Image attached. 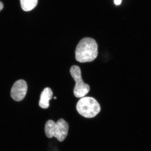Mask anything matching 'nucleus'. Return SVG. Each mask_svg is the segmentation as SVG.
I'll use <instances>...</instances> for the list:
<instances>
[{"label":"nucleus","mask_w":151,"mask_h":151,"mask_svg":"<svg viewBox=\"0 0 151 151\" xmlns=\"http://www.w3.org/2000/svg\"><path fill=\"white\" fill-rule=\"evenodd\" d=\"M75 55L78 62H92L98 55V45L96 41L90 37L82 39L76 47Z\"/></svg>","instance_id":"nucleus-1"},{"label":"nucleus","mask_w":151,"mask_h":151,"mask_svg":"<svg viewBox=\"0 0 151 151\" xmlns=\"http://www.w3.org/2000/svg\"><path fill=\"white\" fill-rule=\"evenodd\" d=\"M27 90L26 82L22 79L18 80L14 84L11 89V97L15 101H21L26 96Z\"/></svg>","instance_id":"nucleus-5"},{"label":"nucleus","mask_w":151,"mask_h":151,"mask_svg":"<svg viewBox=\"0 0 151 151\" xmlns=\"http://www.w3.org/2000/svg\"><path fill=\"white\" fill-rule=\"evenodd\" d=\"M22 8L25 12L32 10L37 5L38 0H20Z\"/></svg>","instance_id":"nucleus-7"},{"label":"nucleus","mask_w":151,"mask_h":151,"mask_svg":"<svg viewBox=\"0 0 151 151\" xmlns=\"http://www.w3.org/2000/svg\"><path fill=\"white\" fill-rule=\"evenodd\" d=\"M54 99H56V97H54Z\"/></svg>","instance_id":"nucleus-10"},{"label":"nucleus","mask_w":151,"mask_h":151,"mask_svg":"<svg viewBox=\"0 0 151 151\" xmlns=\"http://www.w3.org/2000/svg\"><path fill=\"white\" fill-rule=\"evenodd\" d=\"M68 129V124L63 119H59L57 123L50 120L46 122L45 131L47 137H55L59 142H61L67 137Z\"/></svg>","instance_id":"nucleus-2"},{"label":"nucleus","mask_w":151,"mask_h":151,"mask_svg":"<svg viewBox=\"0 0 151 151\" xmlns=\"http://www.w3.org/2000/svg\"><path fill=\"white\" fill-rule=\"evenodd\" d=\"M3 7H4V5H3V3L0 1V11L2 9Z\"/></svg>","instance_id":"nucleus-9"},{"label":"nucleus","mask_w":151,"mask_h":151,"mask_svg":"<svg viewBox=\"0 0 151 151\" xmlns=\"http://www.w3.org/2000/svg\"><path fill=\"white\" fill-rule=\"evenodd\" d=\"M122 0H114V3L116 5H119L122 3Z\"/></svg>","instance_id":"nucleus-8"},{"label":"nucleus","mask_w":151,"mask_h":151,"mask_svg":"<svg viewBox=\"0 0 151 151\" xmlns=\"http://www.w3.org/2000/svg\"><path fill=\"white\" fill-rule=\"evenodd\" d=\"M70 73L76 82L73 93L76 97H84L90 90V86L84 83L81 77V70L77 65H73L70 68Z\"/></svg>","instance_id":"nucleus-4"},{"label":"nucleus","mask_w":151,"mask_h":151,"mask_svg":"<svg viewBox=\"0 0 151 151\" xmlns=\"http://www.w3.org/2000/svg\"><path fill=\"white\" fill-rule=\"evenodd\" d=\"M76 110L81 116L92 118L100 113L101 108L99 103L93 97H83L77 103Z\"/></svg>","instance_id":"nucleus-3"},{"label":"nucleus","mask_w":151,"mask_h":151,"mask_svg":"<svg viewBox=\"0 0 151 151\" xmlns=\"http://www.w3.org/2000/svg\"><path fill=\"white\" fill-rule=\"evenodd\" d=\"M52 91L48 87H46L42 92L39 101V106L41 108L46 109L49 106V101L52 98Z\"/></svg>","instance_id":"nucleus-6"}]
</instances>
